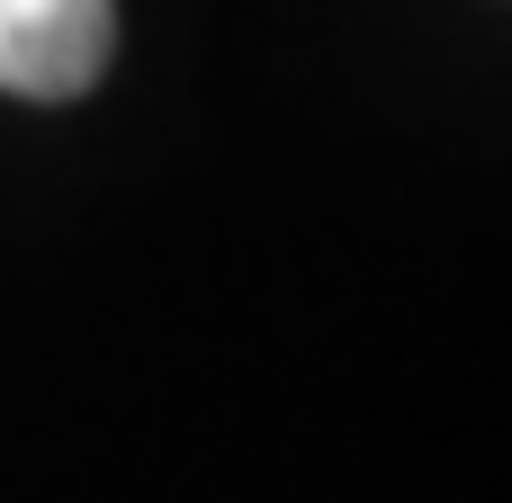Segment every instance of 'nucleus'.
Masks as SVG:
<instances>
[{
  "mask_svg": "<svg viewBox=\"0 0 512 503\" xmlns=\"http://www.w3.org/2000/svg\"><path fill=\"white\" fill-rule=\"evenodd\" d=\"M117 9L108 0H0V90L9 99H81L108 72Z\"/></svg>",
  "mask_w": 512,
  "mask_h": 503,
  "instance_id": "f257e3e1",
  "label": "nucleus"
}]
</instances>
